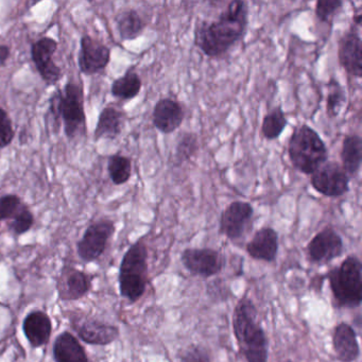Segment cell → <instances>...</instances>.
I'll use <instances>...</instances> for the list:
<instances>
[{
	"label": "cell",
	"instance_id": "4fadbf2b",
	"mask_svg": "<svg viewBox=\"0 0 362 362\" xmlns=\"http://www.w3.org/2000/svg\"><path fill=\"white\" fill-rule=\"evenodd\" d=\"M71 326L78 334L80 340L90 345L112 344L119 338V328L112 324L105 323L93 317L73 315L71 317Z\"/></svg>",
	"mask_w": 362,
	"mask_h": 362
},
{
	"label": "cell",
	"instance_id": "44dd1931",
	"mask_svg": "<svg viewBox=\"0 0 362 362\" xmlns=\"http://www.w3.org/2000/svg\"><path fill=\"white\" fill-rule=\"evenodd\" d=\"M127 115L122 110L107 105L100 112L94 131V141H115L124 131Z\"/></svg>",
	"mask_w": 362,
	"mask_h": 362
},
{
	"label": "cell",
	"instance_id": "9a60e30c",
	"mask_svg": "<svg viewBox=\"0 0 362 362\" xmlns=\"http://www.w3.org/2000/svg\"><path fill=\"white\" fill-rule=\"evenodd\" d=\"M362 41L357 27L343 33L338 42V62L341 69L356 79L362 78Z\"/></svg>",
	"mask_w": 362,
	"mask_h": 362
},
{
	"label": "cell",
	"instance_id": "d6a6232c",
	"mask_svg": "<svg viewBox=\"0 0 362 362\" xmlns=\"http://www.w3.org/2000/svg\"><path fill=\"white\" fill-rule=\"evenodd\" d=\"M16 139L13 122L9 113L0 107V149H6L13 143Z\"/></svg>",
	"mask_w": 362,
	"mask_h": 362
},
{
	"label": "cell",
	"instance_id": "5b68a950",
	"mask_svg": "<svg viewBox=\"0 0 362 362\" xmlns=\"http://www.w3.org/2000/svg\"><path fill=\"white\" fill-rule=\"evenodd\" d=\"M329 287L338 308H357L362 302V264L349 255L327 273Z\"/></svg>",
	"mask_w": 362,
	"mask_h": 362
},
{
	"label": "cell",
	"instance_id": "9c48e42d",
	"mask_svg": "<svg viewBox=\"0 0 362 362\" xmlns=\"http://www.w3.org/2000/svg\"><path fill=\"white\" fill-rule=\"evenodd\" d=\"M181 262L190 274L209 279L223 270L226 258L211 247H187L182 252Z\"/></svg>",
	"mask_w": 362,
	"mask_h": 362
},
{
	"label": "cell",
	"instance_id": "74e56055",
	"mask_svg": "<svg viewBox=\"0 0 362 362\" xmlns=\"http://www.w3.org/2000/svg\"><path fill=\"white\" fill-rule=\"evenodd\" d=\"M283 362H294V361H291V360H287V361H283Z\"/></svg>",
	"mask_w": 362,
	"mask_h": 362
},
{
	"label": "cell",
	"instance_id": "ac0fdd59",
	"mask_svg": "<svg viewBox=\"0 0 362 362\" xmlns=\"http://www.w3.org/2000/svg\"><path fill=\"white\" fill-rule=\"evenodd\" d=\"M279 249V233L272 226H264L256 230L251 240L245 245L250 257L266 262H275Z\"/></svg>",
	"mask_w": 362,
	"mask_h": 362
},
{
	"label": "cell",
	"instance_id": "7402d4cb",
	"mask_svg": "<svg viewBox=\"0 0 362 362\" xmlns=\"http://www.w3.org/2000/svg\"><path fill=\"white\" fill-rule=\"evenodd\" d=\"M52 355L56 362H90L80 341L69 332H61L57 337Z\"/></svg>",
	"mask_w": 362,
	"mask_h": 362
},
{
	"label": "cell",
	"instance_id": "ffe728a7",
	"mask_svg": "<svg viewBox=\"0 0 362 362\" xmlns=\"http://www.w3.org/2000/svg\"><path fill=\"white\" fill-rule=\"evenodd\" d=\"M23 332L33 349L44 346L49 342L52 337V319L45 311H31L23 322Z\"/></svg>",
	"mask_w": 362,
	"mask_h": 362
},
{
	"label": "cell",
	"instance_id": "484cf974",
	"mask_svg": "<svg viewBox=\"0 0 362 362\" xmlns=\"http://www.w3.org/2000/svg\"><path fill=\"white\" fill-rule=\"evenodd\" d=\"M287 126L288 119L285 111L281 105H277L264 116L260 134L266 141H276L283 134Z\"/></svg>",
	"mask_w": 362,
	"mask_h": 362
},
{
	"label": "cell",
	"instance_id": "8992f818",
	"mask_svg": "<svg viewBox=\"0 0 362 362\" xmlns=\"http://www.w3.org/2000/svg\"><path fill=\"white\" fill-rule=\"evenodd\" d=\"M59 114L69 141H75L86 134V115L84 110V90L82 84L69 81L64 88H58Z\"/></svg>",
	"mask_w": 362,
	"mask_h": 362
},
{
	"label": "cell",
	"instance_id": "836d02e7",
	"mask_svg": "<svg viewBox=\"0 0 362 362\" xmlns=\"http://www.w3.org/2000/svg\"><path fill=\"white\" fill-rule=\"evenodd\" d=\"M182 362H213L211 354L202 345L192 344L183 351Z\"/></svg>",
	"mask_w": 362,
	"mask_h": 362
},
{
	"label": "cell",
	"instance_id": "2e32d148",
	"mask_svg": "<svg viewBox=\"0 0 362 362\" xmlns=\"http://www.w3.org/2000/svg\"><path fill=\"white\" fill-rule=\"evenodd\" d=\"M92 275L74 267L65 266L57 281L59 298L63 302L81 300L92 289Z\"/></svg>",
	"mask_w": 362,
	"mask_h": 362
},
{
	"label": "cell",
	"instance_id": "5bb4252c",
	"mask_svg": "<svg viewBox=\"0 0 362 362\" xmlns=\"http://www.w3.org/2000/svg\"><path fill=\"white\" fill-rule=\"evenodd\" d=\"M306 250L311 262L326 264L342 255L344 243L334 228L326 226L309 241Z\"/></svg>",
	"mask_w": 362,
	"mask_h": 362
},
{
	"label": "cell",
	"instance_id": "83f0119b",
	"mask_svg": "<svg viewBox=\"0 0 362 362\" xmlns=\"http://www.w3.org/2000/svg\"><path fill=\"white\" fill-rule=\"evenodd\" d=\"M107 173L114 185H124L132 177V160L120 153L113 154L107 160Z\"/></svg>",
	"mask_w": 362,
	"mask_h": 362
},
{
	"label": "cell",
	"instance_id": "7c38bea8",
	"mask_svg": "<svg viewBox=\"0 0 362 362\" xmlns=\"http://www.w3.org/2000/svg\"><path fill=\"white\" fill-rule=\"evenodd\" d=\"M112 52L100 40L84 35L80 40L78 66L82 75L92 77L103 73L111 62Z\"/></svg>",
	"mask_w": 362,
	"mask_h": 362
},
{
	"label": "cell",
	"instance_id": "52a82bcc",
	"mask_svg": "<svg viewBox=\"0 0 362 362\" xmlns=\"http://www.w3.org/2000/svg\"><path fill=\"white\" fill-rule=\"evenodd\" d=\"M115 232L116 226L113 220L103 218L93 222L77 243L78 256L86 262H96L105 253Z\"/></svg>",
	"mask_w": 362,
	"mask_h": 362
},
{
	"label": "cell",
	"instance_id": "3957f363",
	"mask_svg": "<svg viewBox=\"0 0 362 362\" xmlns=\"http://www.w3.org/2000/svg\"><path fill=\"white\" fill-rule=\"evenodd\" d=\"M288 158L293 168L311 175L327 162L329 152L319 133L306 124H298L288 141Z\"/></svg>",
	"mask_w": 362,
	"mask_h": 362
},
{
	"label": "cell",
	"instance_id": "d6986e66",
	"mask_svg": "<svg viewBox=\"0 0 362 362\" xmlns=\"http://www.w3.org/2000/svg\"><path fill=\"white\" fill-rule=\"evenodd\" d=\"M332 347L341 362H355L360 356L357 332L349 323L341 322L332 332Z\"/></svg>",
	"mask_w": 362,
	"mask_h": 362
},
{
	"label": "cell",
	"instance_id": "cb8c5ba5",
	"mask_svg": "<svg viewBox=\"0 0 362 362\" xmlns=\"http://www.w3.org/2000/svg\"><path fill=\"white\" fill-rule=\"evenodd\" d=\"M116 29L122 42L134 41L141 37L147 27V23L144 20L137 10L124 9L115 16Z\"/></svg>",
	"mask_w": 362,
	"mask_h": 362
},
{
	"label": "cell",
	"instance_id": "d590c367",
	"mask_svg": "<svg viewBox=\"0 0 362 362\" xmlns=\"http://www.w3.org/2000/svg\"><path fill=\"white\" fill-rule=\"evenodd\" d=\"M10 57H11V48L5 44H0V67L7 65Z\"/></svg>",
	"mask_w": 362,
	"mask_h": 362
},
{
	"label": "cell",
	"instance_id": "e575fe53",
	"mask_svg": "<svg viewBox=\"0 0 362 362\" xmlns=\"http://www.w3.org/2000/svg\"><path fill=\"white\" fill-rule=\"evenodd\" d=\"M206 292L215 300H226L232 296L230 287L222 279H216L207 284Z\"/></svg>",
	"mask_w": 362,
	"mask_h": 362
},
{
	"label": "cell",
	"instance_id": "7a4b0ae2",
	"mask_svg": "<svg viewBox=\"0 0 362 362\" xmlns=\"http://www.w3.org/2000/svg\"><path fill=\"white\" fill-rule=\"evenodd\" d=\"M233 332L247 362H268L269 340L258 321V310L251 298L243 296L233 313Z\"/></svg>",
	"mask_w": 362,
	"mask_h": 362
},
{
	"label": "cell",
	"instance_id": "4316f807",
	"mask_svg": "<svg viewBox=\"0 0 362 362\" xmlns=\"http://www.w3.org/2000/svg\"><path fill=\"white\" fill-rule=\"evenodd\" d=\"M345 103H346L345 88L338 80L330 78L327 83V94L325 99L326 116L329 119H336L340 116Z\"/></svg>",
	"mask_w": 362,
	"mask_h": 362
},
{
	"label": "cell",
	"instance_id": "30bf717a",
	"mask_svg": "<svg viewBox=\"0 0 362 362\" xmlns=\"http://www.w3.org/2000/svg\"><path fill=\"white\" fill-rule=\"evenodd\" d=\"M253 205L247 201L230 202L220 216L219 233L230 241L243 238L254 218Z\"/></svg>",
	"mask_w": 362,
	"mask_h": 362
},
{
	"label": "cell",
	"instance_id": "8d00e7d4",
	"mask_svg": "<svg viewBox=\"0 0 362 362\" xmlns=\"http://www.w3.org/2000/svg\"><path fill=\"white\" fill-rule=\"evenodd\" d=\"M353 26L357 27V28H359L360 26H361L362 23V14H361V9H357V12H355L353 16Z\"/></svg>",
	"mask_w": 362,
	"mask_h": 362
},
{
	"label": "cell",
	"instance_id": "277c9868",
	"mask_svg": "<svg viewBox=\"0 0 362 362\" xmlns=\"http://www.w3.org/2000/svg\"><path fill=\"white\" fill-rule=\"evenodd\" d=\"M147 245L143 239L131 245L122 257L119 267L120 296L130 303H136L145 294L148 285Z\"/></svg>",
	"mask_w": 362,
	"mask_h": 362
},
{
	"label": "cell",
	"instance_id": "e0dca14e",
	"mask_svg": "<svg viewBox=\"0 0 362 362\" xmlns=\"http://www.w3.org/2000/svg\"><path fill=\"white\" fill-rule=\"evenodd\" d=\"M185 120V110L177 99L166 97L156 103L152 112V124L162 134H173Z\"/></svg>",
	"mask_w": 362,
	"mask_h": 362
},
{
	"label": "cell",
	"instance_id": "d4e9b609",
	"mask_svg": "<svg viewBox=\"0 0 362 362\" xmlns=\"http://www.w3.org/2000/svg\"><path fill=\"white\" fill-rule=\"evenodd\" d=\"M143 81L134 67H130L122 77L114 80L111 94L119 101H130L141 94Z\"/></svg>",
	"mask_w": 362,
	"mask_h": 362
},
{
	"label": "cell",
	"instance_id": "f546056e",
	"mask_svg": "<svg viewBox=\"0 0 362 362\" xmlns=\"http://www.w3.org/2000/svg\"><path fill=\"white\" fill-rule=\"evenodd\" d=\"M344 7L342 0H317L315 6V14L317 20L322 24L332 26L334 18L339 16Z\"/></svg>",
	"mask_w": 362,
	"mask_h": 362
},
{
	"label": "cell",
	"instance_id": "8fae6325",
	"mask_svg": "<svg viewBox=\"0 0 362 362\" xmlns=\"http://www.w3.org/2000/svg\"><path fill=\"white\" fill-rule=\"evenodd\" d=\"M59 43L54 37H43L31 45V60L40 77L48 86H56L63 78L62 69L54 62Z\"/></svg>",
	"mask_w": 362,
	"mask_h": 362
},
{
	"label": "cell",
	"instance_id": "1f68e13d",
	"mask_svg": "<svg viewBox=\"0 0 362 362\" xmlns=\"http://www.w3.org/2000/svg\"><path fill=\"white\" fill-rule=\"evenodd\" d=\"M24 204L20 196L7 194L0 197V221H8L18 214Z\"/></svg>",
	"mask_w": 362,
	"mask_h": 362
},
{
	"label": "cell",
	"instance_id": "4dcf8cb0",
	"mask_svg": "<svg viewBox=\"0 0 362 362\" xmlns=\"http://www.w3.org/2000/svg\"><path fill=\"white\" fill-rule=\"evenodd\" d=\"M35 217L28 205L23 204L20 211L8 223L10 232L16 236L26 234L35 226Z\"/></svg>",
	"mask_w": 362,
	"mask_h": 362
},
{
	"label": "cell",
	"instance_id": "6da1fadb",
	"mask_svg": "<svg viewBox=\"0 0 362 362\" xmlns=\"http://www.w3.org/2000/svg\"><path fill=\"white\" fill-rule=\"evenodd\" d=\"M249 4L232 0L215 20L197 23L194 44L204 56L219 59L226 56L237 44L245 40L249 27Z\"/></svg>",
	"mask_w": 362,
	"mask_h": 362
},
{
	"label": "cell",
	"instance_id": "f1b7e54d",
	"mask_svg": "<svg viewBox=\"0 0 362 362\" xmlns=\"http://www.w3.org/2000/svg\"><path fill=\"white\" fill-rule=\"evenodd\" d=\"M200 150V141L196 133L186 132L180 136L175 145V163L177 165H183L192 162Z\"/></svg>",
	"mask_w": 362,
	"mask_h": 362
},
{
	"label": "cell",
	"instance_id": "ba28073f",
	"mask_svg": "<svg viewBox=\"0 0 362 362\" xmlns=\"http://www.w3.org/2000/svg\"><path fill=\"white\" fill-rule=\"evenodd\" d=\"M349 179L338 162H326L310 175V185L326 198L338 199L349 192Z\"/></svg>",
	"mask_w": 362,
	"mask_h": 362
},
{
	"label": "cell",
	"instance_id": "603a6c76",
	"mask_svg": "<svg viewBox=\"0 0 362 362\" xmlns=\"http://www.w3.org/2000/svg\"><path fill=\"white\" fill-rule=\"evenodd\" d=\"M341 166L351 177L359 175L362 163V139L358 134H347L343 137L341 146Z\"/></svg>",
	"mask_w": 362,
	"mask_h": 362
}]
</instances>
